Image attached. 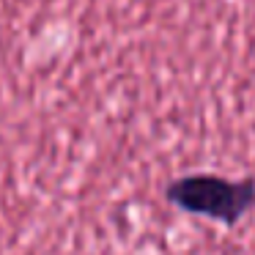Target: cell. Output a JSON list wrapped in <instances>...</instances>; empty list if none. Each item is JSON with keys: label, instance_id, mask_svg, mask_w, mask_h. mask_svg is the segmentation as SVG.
<instances>
[{"label": "cell", "instance_id": "1", "mask_svg": "<svg viewBox=\"0 0 255 255\" xmlns=\"http://www.w3.org/2000/svg\"><path fill=\"white\" fill-rule=\"evenodd\" d=\"M165 198L176 209L236 225L255 206V181H231L220 176H184L167 184Z\"/></svg>", "mask_w": 255, "mask_h": 255}]
</instances>
